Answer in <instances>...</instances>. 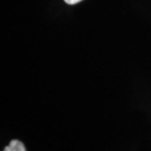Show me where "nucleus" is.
<instances>
[{
  "instance_id": "nucleus-1",
  "label": "nucleus",
  "mask_w": 151,
  "mask_h": 151,
  "mask_svg": "<svg viewBox=\"0 0 151 151\" xmlns=\"http://www.w3.org/2000/svg\"><path fill=\"white\" fill-rule=\"evenodd\" d=\"M3 151H27L24 143L18 139H13L10 141L8 146H6Z\"/></svg>"
},
{
  "instance_id": "nucleus-2",
  "label": "nucleus",
  "mask_w": 151,
  "mask_h": 151,
  "mask_svg": "<svg viewBox=\"0 0 151 151\" xmlns=\"http://www.w3.org/2000/svg\"><path fill=\"white\" fill-rule=\"evenodd\" d=\"M67 4H70V5H73V4H77V3L82 1V0H64Z\"/></svg>"
}]
</instances>
